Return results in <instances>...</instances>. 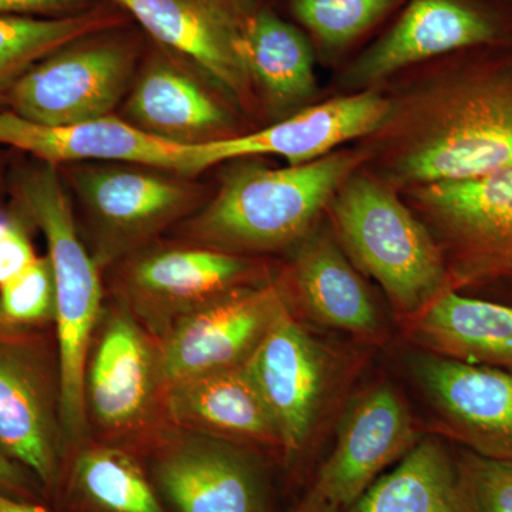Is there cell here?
<instances>
[{"mask_svg":"<svg viewBox=\"0 0 512 512\" xmlns=\"http://www.w3.org/2000/svg\"><path fill=\"white\" fill-rule=\"evenodd\" d=\"M0 512H49L36 505L23 503V501L15 500L8 494L0 491Z\"/></svg>","mask_w":512,"mask_h":512,"instance_id":"obj_36","label":"cell"},{"mask_svg":"<svg viewBox=\"0 0 512 512\" xmlns=\"http://www.w3.org/2000/svg\"><path fill=\"white\" fill-rule=\"evenodd\" d=\"M285 284L306 319L366 343H382L386 319L335 232L316 227L298 247Z\"/></svg>","mask_w":512,"mask_h":512,"instance_id":"obj_21","label":"cell"},{"mask_svg":"<svg viewBox=\"0 0 512 512\" xmlns=\"http://www.w3.org/2000/svg\"><path fill=\"white\" fill-rule=\"evenodd\" d=\"M389 110V99L375 90L349 94L295 111L259 130L208 144L215 165L259 156L311 163L356 138L375 133Z\"/></svg>","mask_w":512,"mask_h":512,"instance_id":"obj_20","label":"cell"},{"mask_svg":"<svg viewBox=\"0 0 512 512\" xmlns=\"http://www.w3.org/2000/svg\"><path fill=\"white\" fill-rule=\"evenodd\" d=\"M124 16L90 9L69 18L0 16V110L15 83L33 64L82 37L121 28Z\"/></svg>","mask_w":512,"mask_h":512,"instance_id":"obj_26","label":"cell"},{"mask_svg":"<svg viewBox=\"0 0 512 512\" xmlns=\"http://www.w3.org/2000/svg\"><path fill=\"white\" fill-rule=\"evenodd\" d=\"M340 510L342 508L339 505L332 503L311 487L308 494L303 497L301 503L296 505L292 512H340Z\"/></svg>","mask_w":512,"mask_h":512,"instance_id":"obj_34","label":"cell"},{"mask_svg":"<svg viewBox=\"0 0 512 512\" xmlns=\"http://www.w3.org/2000/svg\"><path fill=\"white\" fill-rule=\"evenodd\" d=\"M0 170H2V160H0Z\"/></svg>","mask_w":512,"mask_h":512,"instance_id":"obj_37","label":"cell"},{"mask_svg":"<svg viewBox=\"0 0 512 512\" xmlns=\"http://www.w3.org/2000/svg\"><path fill=\"white\" fill-rule=\"evenodd\" d=\"M417 349L458 362L512 372V306L441 293L403 323Z\"/></svg>","mask_w":512,"mask_h":512,"instance_id":"obj_23","label":"cell"},{"mask_svg":"<svg viewBox=\"0 0 512 512\" xmlns=\"http://www.w3.org/2000/svg\"><path fill=\"white\" fill-rule=\"evenodd\" d=\"M365 151H333L305 164H244L183 222L187 242L252 256L295 249L318 227L342 184L365 163Z\"/></svg>","mask_w":512,"mask_h":512,"instance_id":"obj_2","label":"cell"},{"mask_svg":"<svg viewBox=\"0 0 512 512\" xmlns=\"http://www.w3.org/2000/svg\"><path fill=\"white\" fill-rule=\"evenodd\" d=\"M164 410L180 429L282 453L274 417L247 362L171 384L164 389Z\"/></svg>","mask_w":512,"mask_h":512,"instance_id":"obj_22","label":"cell"},{"mask_svg":"<svg viewBox=\"0 0 512 512\" xmlns=\"http://www.w3.org/2000/svg\"><path fill=\"white\" fill-rule=\"evenodd\" d=\"M421 437L406 400L383 382L357 394L346 407L335 447L320 466L313 490L350 508L390 464L402 460Z\"/></svg>","mask_w":512,"mask_h":512,"instance_id":"obj_16","label":"cell"},{"mask_svg":"<svg viewBox=\"0 0 512 512\" xmlns=\"http://www.w3.org/2000/svg\"><path fill=\"white\" fill-rule=\"evenodd\" d=\"M512 43V0H406L389 29L357 57L352 86L474 47Z\"/></svg>","mask_w":512,"mask_h":512,"instance_id":"obj_10","label":"cell"},{"mask_svg":"<svg viewBox=\"0 0 512 512\" xmlns=\"http://www.w3.org/2000/svg\"><path fill=\"white\" fill-rule=\"evenodd\" d=\"M63 441L57 359L29 333L0 330V451L52 487Z\"/></svg>","mask_w":512,"mask_h":512,"instance_id":"obj_12","label":"cell"},{"mask_svg":"<svg viewBox=\"0 0 512 512\" xmlns=\"http://www.w3.org/2000/svg\"><path fill=\"white\" fill-rule=\"evenodd\" d=\"M244 36L254 90L284 119L316 92L315 47L301 28L264 8L249 16Z\"/></svg>","mask_w":512,"mask_h":512,"instance_id":"obj_25","label":"cell"},{"mask_svg":"<svg viewBox=\"0 0 512 512\" xmlns=\"http://www.w3.org/2000/svg\"><path fill=\"white\" fill-rule=\"evenodd\" d=\"M266 279L252 256L187 242L146 247L123 259L119 286L128 311L161 338L184 316Z\"/></svg>","mask_w":512,"mask_h":512,"instance_id":"obj_9","label":"cell"},{"mask_svg":"<svg viewBox=\"0 0 512 512\" xmlns=\"http://www.w3.org/2000/svg\"><path fill=\"white\" fill-rule=\"evenodd\" d=\"M158 490L177 512H266L268 483L244 444L192 433L154 466Z\"/></svg>","mask_w":512,"mask_h":512,"instance_id":"obj_18","label":"cell"},{"mask_svg":"<svg viewBox=\"0 0 512 512\" xmlns=\"http://www.w3.org/2000/svg\"><path fill=\"white\" fill-rule=\"evenodd\" d=\"M163 389L158 346L127 308L110 313L89 352L84 373L87 417L101 429L124 433L150 416Z\"/></svg>","mask_w":512,"mask_h":512,"instance_id":"obj_19","label":"cell"},{"mask_svg":"<svg viewBox=\"0 0 512 512\" xmlns=\"http://www.w3.org/2000/svg\"><path fill=\"white\" fill-rule=\"evenodd\" d=\"M36 259L23 221L0 212V285L22 274Z\"/></svg>","mask_w":512,"mask_h":512,"instance_id":"obj_31","label":"cell"},{"mask_svg":"<svg viewBox=\"0 0 512 512\" xmlns=\"http://www.w3.org/2000/svg\"><path fill=\"white\" fill-rule=\"evenodd\" d=\"M56 285L49 256H37L22 274L0 285V330L26 329L55 322Z\"/></svg>","mask_w":512,"mask_h":512,"instance_id":"obj_29","label":"cell"},{"mask_svg":"<svg viewBox=\"0 0 512 512\" xmlns=\"http://www.w3.org/2000/svg\"><path fill=\"white\" fill-rule=\"evenodd\" d=\"M228 10H231L239 19L247 22L249 16L254 15L262 8V0H215Z\"/></svg>","mask_w":512,"mask_h":512,"instance_id":"obj_35","label":"cell"},{"mask_svg":"<svg viewBox=\"0 0 512 512\" xmlns=\"http://www.w3.org/2000/svg\"><path fill=\"white\" fill-rule=\"evenodd\" d=\"M73 473L84 497L100 510L168 512L137 461L119 448H87L77 457Z\"/></svg>","mask_w":512,"mask_h":512,"instance_id":"obj_27","label":"cell"},{"mask_svg":"<svg viewBox=\"0 0 512 512\" xmlns=\"http://www.w3.org/2000/svg\"><path fill=\"white\" fill-rule=\"evenodd\" d=\"M224 90L161 47L138 67L120 106L126 123L178 146H207L239 136Z\"/></svg>","mask_w":512,"mask_h":512,"instance_id":"obj_14","label":"cell"},{"mask_svg":"<svg viewBox=\"0 0 512 512\" xmlns=\"http://www.w3.org/2000/svg\"><path fill=\"white\" fill-rule=\"evenodd\" d=\"M407 192L443 251L451 289L512 275V165Z\"/></svg>","mask_w":512,"mask_h":512,"instance_id":"obj_8","label":"cell"},{"mask_svg":"<svg viewBox=\"0 0 512 512\" xmlns=\"http://www.w3.org/2000/svg\"><path fill=\"white\" fill-rule=\"evenodd\" d=\"M289 306L285 282L266 279L177 320L158 346L163 390L191 377L244 365Z\"/></svg>","mask_w":512,"mask_h":512,"instance_id":"obj_11","label":"cell"},{"mask_svg":"<svg viewBox=\"0 0 512 512\" xmlns=\"http://www.w3.org/2000/svg\"><path fill=\"white\" fill-rule=\"evenodd\" d=\"M117 29L74 40L33 64L10 89L3 110L47 126L113 116L140 67L137 43Z\"/></svg>","mask_w":512,"mask_h":512,"instance_id":"obj_7","label":"cell"},{"mask_svg":"<svg viewBox=\"0 0 512 512\" xmlns=\"http://www.w3.org/2000/svg\"><path fill=\"white\" fill-rule=\"evenodd\" d=\"M0 146L25 151L62 167L86 161H116L197 177L214 167L207 146H178L148 136L117 114L74 126H47L0 110Z\"/></svg>","mask_w":512,"mask_h":512,"instance_id":"obj_15","label":"cell"},{"mask_svg":"<svg viewBox=\"0 0 512 512\" xmlns=\"http://www.w3.org/2000/svg\"><path fill=\"white\" fill-rule=\"evenodd\" d=\"M274 417L282 454L298 460L318 439L346 383L338 350L316 338L286 308L247 360Z\"/></svg>","mask_w":512,"mask_h":512,"instance_id":"obj_6","label":"cell"},{"mask_svg":"<svg viewBox=\"0 0 512 512\" xmlns=\"http://www.w3.org/2000/svg\"><path fill=\"white\" fill-rule=\"evenodd\" d=\"M59 168L83 212L100 266L148 247L151 239L187 221L211 197L195 177L147 165L86 161Z\"/></svg>","mask_w":512,"mask_h":512,"instance_id":"obj_5","label":"cell"},{"mask_svg":"<svg viewBox=\"0 0 512 512\" xmlns=\"http://www.w3.org/2000/svg\"><path fill=\"white\" fill-rule=\"evenodd\" d=\"M92 0H0V16L57 19L87 12Z\"/></svg>","mask_w":512,"mask_h":512,"instance_id":"obj_32","label":"cell"},{"mask_svg":"<svg viewBox=\"0 0 512 512\" xmlns=\"http://www.w3.org/2000/svg\"><path fill=\"white\" fill-rule=\"evenodd\" d=\"M394 94L366 157L390 183L470 180L512 165V43L431 60Z\"/></svg>","mask_w":512,"mask_h":512,"instance_id":"obj_1","label":"cell"},{"mask_svg":"<svg viewBox=\"0 0 512 512\" xmlns=\"http://www.w3.org/2000/svg\"><path fill=\"white\" fill-rule=\"evenodd\" d=\"M329 207L340 247L380 285L403 323L451 289L436 238L386 183L356 170Z\"/></svg>","mask_w":512,"mask_h":512,"instance_id":"obj_4","label":"cell"},{"mask_svg":"<svg viewBox=\"0 0 512 512\" xmlns=\"http://www.w3.org/2000/svg\"><path fill=\"white\" fill-rule=\"evenodd\" d=\"M13 194L22 215L45 235L56 285L57 365L64 441L87 433L84 373L103 315L100 265L80 238L69 188L57 165L19 168Z\"/></svg>","mask_w":512,"mask_h":512,"instance_id":"obj_3","label":"cell"},{"mask_svg":"<svg viewBox=\"0 0 512 512\" xmlns=\"http://www.w3.org/2000/svg\"><path fill=\"white\" fill-rule=\"evenodd\" d=\"M478 512H512V461L463 451L458 457Z\"/></svg>","mask_w":512,"mask_h":512,"instance_id":"obj_30","label":"cell"},{"mask_svg":"<svg viewBox=\"0 0 512 512\" xmlns=\"http://www.w3.org/2000/svg\"><path fill=\"white\" fill-rule=\"evenodd\" d=\"M167 52L212 80L241 106L255 90L245 52V22L215 0H113Z\"/></svg>","mask_w":512,"mask_h":512,"instance_id":"obj_17","label":"cell"},{"mask_svg":"<svg viewBox=\"0 0 512 512\" xmlns=\"http://www.w3.org/2000/svg\"><path fill=\"white\" fill-rule=\"evenodd\" d=\"M406 0H289L293 18L313 47L332 55L362 40Z\"/></svg>","mask_w":512,"mask_h":512,"instance_id":"obj_28","label":"cell"},{"mask_svg":"<svg viewBox=\"0 0 512 512\" xmlns=\"http://www.w3.org/2000/svg\"><path fill=\"white\" fill-rule=\"evenodd\" d=\"M0 491L8 494H23L26 491V478L18 463L10 460L0 451Z\"/></svg>","mask_w":512,"mask_h":512,"instance_id":"obj_33","label":"cell"},{"mask_svg":"<svg viewBox=\"0 0 512 512\" xmlns=\"http://www.w3.org/2000/svg\"><path fill=\"white\" fill-rule=\"evenodd\" d=\"M437 430L471 453L512 461V372L414 350L407 356Z\"/></svg>","mask_w":512,"mask_h":512,"instance_id":"obj_13","label":"cell"},{"mask_svg":"<svg viewBox=\"0 0 512 512\" xmlns=\"http://www.w3.org/2000/svg\"><path fill=\"white\" fill-rule=\"evenodd\" d=\"M350 512H478L458 457L440 440L421 439L360 495Z\"/></svg>","mask_w":512,"mask_h":512,"instance_id":"obj_24","label":"cell"}]
</instances>
